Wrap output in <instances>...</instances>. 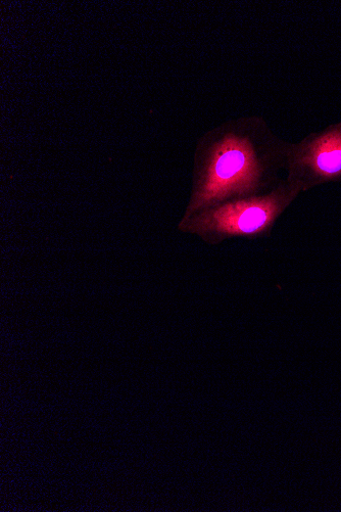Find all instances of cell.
Returning a JSON list of instances; mask_svg holds the SVG:
<instances>
[{
	"instance_id": "6da1fadb",
	"label": "cell",
	"mask_w": 341,
	"mask_h": 512,
	"mask_svg": "<svg viewBox=\"0 0 341 512\" xmlns=\"http://www.w3.org/2000/svg\"><path fill=\"white\" fill-rule=\"evenodd\" d=\"M288 144L260 116L231 119L205 132L194 150L182 217L272 191L283 179Z\"/></svg>"
},
{
	"instance_id": "7a4b0ae2",
	"label": "cell",
	"mask_w": 341,
	"mask_h": 512,
	"mask_svg": "<svg viewBox=\"0 0 341 512\" xmlns=\"http://www.w3.org/2000/svg\"><path fill=\"white\" fill-rule=\"evenodd\" d=\"M301 194L283 178L266 194L229 200L181 217L178 230L210 246L237 238H268L278 219Z\"/></svg>"
},
{
	"instance_id": "3957f363",
	"label": "cell",
	"mask_w": 341,
	"mask_h": 512,
	"mask_svg": "<svg viewBox=\"0 0 341 512\" xmlns=\"http://www.w3.org/2000/svg\"><path fill=\"white\" fill-rule=\"evenodd\" d=\"M285 172L301 193L341 181V121L289 143Z\"/></svg>"
}]
</instances>
